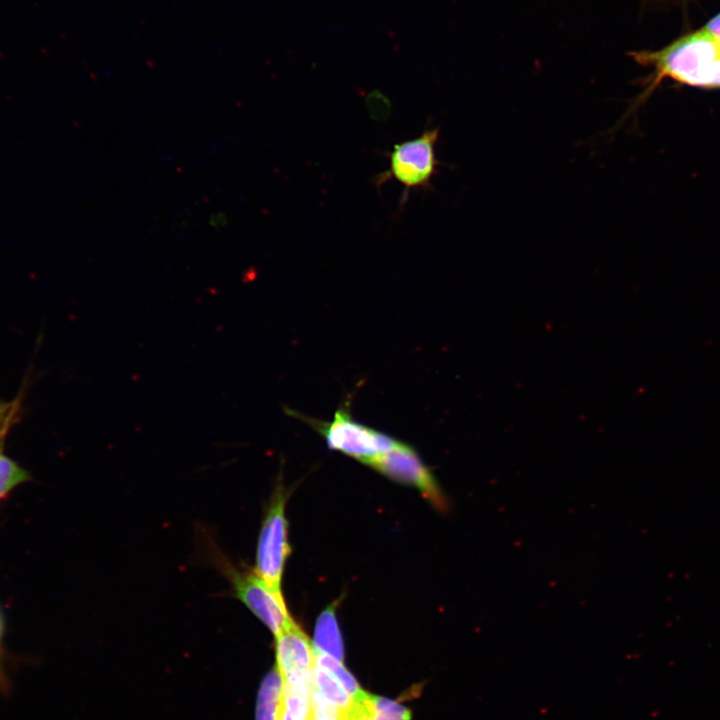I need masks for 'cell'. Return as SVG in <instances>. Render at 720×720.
Returning <instances> with one entry per match:
<instances>
[{"label":"cell","mask_w":720,"mask_h":720,"mask_svg":"<svg viewBox=\"0 0 720 720\" xmlns=\"http://www.w3.org/2000/svg\"><path fill=\"white\" fill-rule=\"evenodd\" d=\"M630 56L653 71L639 82L642 91L629 103L620 123L636 114L666 78L697 88H720V48L703 29L660 50L634 51Z\"/></svg>","instance_id":"1"},{"label":"cell","mask_w":720,"mask_h":720,"mask_svg":"<svg viewBox=\"0 0 720 720\" xmlns=\"http://www.w3.org/2000/svg\"><path fill=\"white\" fill-rule=\"evenodd\" d=\"M209 552L213 565L229 581L233 596L260 619L274 636L295 623L282 593L270 587L254 569L235 565L215 547Z\"/></svg>","instance_id":"2"},{"label":"cell","mask_w":720,"mask_h":720,"mask_svg":"<svg viewBox=\"0 0 720 720\" xmlns=\"http://www.w3.org/2000/svg\"><path fill=\"white\" fill-rule=\"evenodd\" d=\"M438 137V128L427 129L414 139L395 144L393 150L386 153L389 167L375 176L373 184L380 187L391 179L402 184L399 210L404 208L412 190L432 189V179L440 166L435 153Z\"/></svg>","instance_id":"3"},{"label":"cell","mask_w":720,"mask_h":720,"mask_svg":"<svg viewBox=\"0 0 720 720\" xmlns=\"http://www.w3.org/2000/svg\"><path fill=\"white\" fill-rule=\"evenodd\" d=\"M288 411L317 431L330 449L367 465L398 442L393 437L355 420L350 412L349 401L339 407L329 421Z\"/></svg>","instance_id":"4"},{"label":"cell","mask_w":720,"mask_h":720,"mask_svg":"<svg viewBox=\"0 0 720 720\" xmlns=\"http://www.w3.org/2000/svg\"><path fill=\"white\" fill-rule=\"evenodd\" d=\"M287 499L286 489L278 482L261 524L254 568L260 578L279 592L285 562L290 554L288 522L285 516Z\"/></svg>","instance_id":"5"},{"label":"cell","mask_w":720,"mask_h":720,"mask_svg":"<svg viewBox=\"0 0 720 720\" xmlns=\"http://www.w3.org/2000/svg\"><path fill=\"white\" fill-rule=\"evenodd\" d=\"M369 466L394 481L418 488L436 508L447 509V501L431 471L410 445L398 441L396 445L383 453Z\"/></svg>","instance_id":"6"},{"label":"cell","mask_w":720,"mask_h":720,"mask_svg":"<svg viewBox=\"0 0 720 720\" xmlns=\"http://www.w3.org/2000/svg\"><path fill=\"white\" fill-rule=\"evenodd\" d=\"M276 667L282 679L311 678L315 663L314 647L296 624L275 636Z\"/></svg>","instance_id":"7"},{"label":"cell","mask_w":720,"mask_h":720,"mask_svg":"<svg viewBox=\"0 0 720 720\" xmlns=\"http://www.w3.org/2000/svg\"><path fill=\"white\" fill-rule=\"evenodd\" d=\"M313 647L343 662L344 647L335 604L320 613L315 625Z\"/></svg>","instance_id":"8"},{"label":"cell","mask_w":720,"mask_h":720,"mask_svg":"<svg viewBox=\"0 0 720 720\" xmlns=\"http://www.w3.org/2000/svg\"><path fill=\"white\" fill-rule=\"evenodd\" d=\"M312 680L326 701L338 710L339 719L343 720L355 700L330 671L316 662L312 670Z\"/></svg>","instance_id":"9"},{"label":"cell","mask_w":720,"mask_h":720,"mask_svg":"<svg viewBox=\"0 0 720 720\" xmlns=\"http://www.w3.org/2000/svg\"><path fill=\"white\" fill-rule=\"evenodd\" d=\"M282 692V677L274 666L261 683L256 704V720H278Z\"/></svg>","instance_id":"10"},{"label":"cell","mask_w":720,"mask_h":720,"mask_svg":"<svg viewBox=\"0 0 720 720\" xmlns=\"http://www.w3.org/2000/svg\"><path fill=\"white\" fill-rule=\"evenodd\" d=\"M363 701L373 720H411L410 710L396 701L367 692Z\"/></svg>","instance_id":"11"},{"label":"cell","mask_w":720,"mask_h":720,"mask_svg":"<svg viewBox=\"0 0 720 720\" xmlns=\"http://www.w3.org/2000/svg\"><path fill=\"white\" fill-rule=\"evenodd\" d=\"M314 654L315 662L330 671L355 701L363 697L365 691L360 688L355 678L343 666L342 662L315 648Z\"/></svg>","instance_id":"12"},{"label":"cell","mask_w":720,"mask_h":720,"mask_svg":"<svg viewBox=\"0 0 720 720\" xmlns=\"http://www.w3.org/2000/svg\"><path fill=\"white\" fill-rule=\"evenodd\" d=\"M29 479L30 475L24 468L0 451V499Z\"/></svg>","instance_id":"13"},{"label":"cell","mask_w":720,"mask_h":720,"mask_svg":"<svg viewBox=\"0 0 720 720\" xmlns=\"http://www.w3.org/2000/svg\"><path fill=\"white\" fill-rule=\"evenodd\" d=\"M19 410L20 401L17 399L9 402L0 401V442L14 424Z\"/></svg>","instance_id":"14"},{"label":"cell","mask_w":720,"mask_h":720,"mask_svg":"<svg viewBox=\"0 0 720 720\" xmlns=\"http://www.w3.org/2000/svg\"><path fill=\"white\" fill-rule=\"evenodd\" d=\"M343 720H373L369 709L363 701V697L354 702Z\"/></svg>","instance_id":"15"},{"label":"cell","mask_w":720,"mask_h":720,"mask_svg":"<svg viewBox=\"0 0 720 720\" xmlns=\"http://www.w3.org/2000/svg\"><path fill=\"white\" fill-rule=\"evenodd\" d=\"M703 30L712 37L720 48V13L712 18Z\"/></svg>","instance_id":"16"},{"label":"cell","mask_w":720,"mask_h":720,"mask_svg":"<svg viewBox=\"0 0 720 720\" xmlns=\"http://www.w3.org/2000/svg\"><path fill=\"white\" fill-rule=\"evenodd\" d=\"M1 636H2V625L0 621V691L6 693L9 689V680L2 666L1 660Z\"/></svg>","instance_id":"17"},{"label":"cell","mask_w":720,"mask_h":720,"mask_svg":"<svg viewBox=\"0 0 720 720\" xmlns=\"http://www.w3.org/2000/svg\"><path fill=\"white\" fill-rule=\"evenodd\" d=\"M278 720H297V719H295L290 713H288L281 704L279 713H278Z\"/></svg>","instance_id":"18"}]
</instances>
